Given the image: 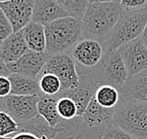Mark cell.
I'll return each mask as SVG.
<instances>
[{"label": "cell", "mask_w": 147, "mask_h": 139, "mask_svg": "<svg viewBox=\"0 0 147 139\" xmlns=\"http://www.w3.org/2000/svg\"><path fill=\"white\" fill-rule=\"evenodd\" d=\"M85 76L91 78L98 88L111 86L119 90L128 79L125 62L117 50L107 51L101 63Z\"/></svg>", "instance_id": "cell-5"}, {"label": "cell", "mask_w": 147, "mask_h": 139, "mask_svg": "<svg viewBox=\"0 0 147 139\" xmlns=\"http://www.w3.org/2000/svg\"><path fill=\"white\" fill-rule=\"evenodd\" d=\"M80 82L76 88L73 89H68L59 92V97H69L71 98L78 105V117H81L85 112L87 107L91 104L92 99L95 97L96 91L98 89V86L88 76L79 75Z\"/></svg>", "instance_id": "cell-12"}, {"label": "cell", "mask_w": 147, "mask_h": 139, "mask_svg": "<svg viewBox=\"0 0 147 139\" xmlns=\"http://www.w3.org/2000/svg\"><path fill=\"white\" fill-rule=\"evenodd\" d=\"M0 139H11V136H0Z\"/></svg>", "instance_id": "cell-35"}, {"label": "cell", "mask_w": 147, "mask_h": 139, "mask_svg": "<svg viewBox=\"0 0 147 139\" xmlns=\"http://www.w3.org/2000/svg\"><path fill=\"white\" fill-rule=\"evenodd\" d=\"M57 139H66V135H65L64 131H63L61 134H59V136L57 137Z\"/></svg>", "instance_id": "cell-34"}, {"label": "cell", "mask_w": 147, "mask_h": 139, "mask_svg": "<svg viewBox=\"0 0 147 139\" xmlns=\"http://www.w3.org/2000/svg\"><path fill=\"white\" fill-rule=\"evenodd\" d=\"M121 12L120 4L114 2L90 3L82 19L83 38L103 43L117 24Z\"/></svg>", "instance_id": "cell-1"}, {"label": "cell", "mask_w": 147, "mask_h": 139, "mask_svg": "<svg viewBox=\"0 0 147 139\" xmlns=\"http://www.w3.org/2000/svg\"><path fill=\"white\" fill-rule=\"evenodd\" d=\"M66 139H103L104 131L86 127L82 118L78 117L72 121H66L64 126Z\"/></svg>", "instance_id": "cell-19"}, {"label": "cell", "mask_w": 147, "mask_h": 139, "mask_svg": "<svg viewBox=\"0 0 147 139\" xmlns=\"http://www.w3.org/2000/svg\"><path fill=\"white\" fill-rule=\"evenodd\" d=\"M39 85L43 95H58L62 89L61 82L58 76L52 74H40L38 77Z\"/></svg>", "instance_id": "cell-24"}, {"label": "cell", "mask_w": 147, "mask_h": 139, "mask_svg": "<svg viewBox=\"0 0 147 139\" xmlns=\"http://www.w3.org/2000/svg\"><path fill=\"white\" fill-rule=\"evenodd\" d=\"M23 31L29 50L37 53H45L46 35L45 25L31 21Z\"/></svg>", "instance_id": "cell-20"}, {"label": "cell", "mask_w": 147, "mask_h": 139, "mask_svg": "<svg viewBox=\"0 0 147 139\" xmlns=\"http://www.w3.org/2000/svg\"><path fill=\"white\" fill-rule=\"evenodd\" d=\"M20 126L6 112H0V135L11 136L19 133Z\"/></svg>", "instance_id": "cell-26"}, {"label": "cell", "mask_w": 147, "mask_h": 139, "mask_svg": "<svg viewBox=\"0 0 147 139\" xmlns=\"http://www.w3.org/2000/svg\"><path fill=\"white\" fill-rule=\"evenodd\" d=\"M120 7L123 11H147V0H120Z\"/></svg>", "instance_id": "cell-28"}, {"label": "cell", "mask_w": 147, "mask_h": 139, "mask_svg": "<svg viewBox=\"0 0 147 139\" xmlns=\"http://www.w3.org/2000/svg\"><path fill=\"white\" fill-rule=\"evenodd\" d=\"M120 93L122 98L127 100L147 102V70L128 78Z\"/></svg>", "instance_id": "cell-16"}, {"label": "cell", "mask_w": 147, "mask_h": 139, "mask_svg": "<svg viewBox=\"0 0 147 139\" xmlns=\"http://www.w3.org/2000/svg\"><path fill=\"white\" fill-rule=\"evenodd\" d=\"M58 111L59 117L64 121H72L78 117V105L69 97H59L58 102Z\"/></svg>", "instance_id": "cell-25"}, {"label": "cell", "mask_w": 147, "mask_h": 139, "mask_svg": "<svg viewBox=\"0 0 147 139\" xmlns=\"http://www.w3.org/2000/svg\"><path fill=\"white\" fill-rule=\"evenodd\" d=\"M59 99V97L58 95H42V97H40L38 102L39 115L45 118L53 128H62L66 122L59 117L58 111Z\"/></svg>", "instance_id": "cell-17"}, {"label": "cell", "mask_w": 147, "mask_h": 139, "mask_svg": "<svg viewBox=\"0 0 147 139\" xmlns=\"http://www.w3.org/2000/svg\"><path fill=\"white\" fill-rule=\"evenodd\" d=\"M106 52L101 41L83 38L68 54L75 60L79 75H86L101 63Z\"/></svg>", "instance_id": "cell-6"}, {"label": "cell", "mask_w": 147, "mask_h": 139, "mask_svg": "<svg viewBox=\"0 0 147 139\" xmlns=\"http://www.w3.org/2000/svg\"><path fill=\"white\" fill-rule=\"evenodd\" d=\"M70 17L56 0H34L32 22L46 26L56 20Z\"/></svg>", "instance_id": "cell-14"}, {"label": "cell", "mask_w": 147, "mask_h": 139, "mask_svg": "<svg viewBox=\"0 0 147 139\" xmlns=\"http://www.w3.org/2000/svg\"><path fill=\"white\" fill-rule=\"evenodd\" d=\"M95 100L103 107L115 108L121 100V93L118 88L111 86H102L98 88Z\"/></svg>", "instance_id": "cell-22"}, {"label": "cell", "mask_w": 147, "mask_h": 139, "mask_svg": "<svg viewBox=\"0 0 147 139\" xmlns=\"http://www.w3.org/2000/svg\"><path fill=\"white\" fill-rule=\"evenodd\" d=\"M29 50L26 44L24 31L13 33L9 37L1 41L0 57L6 64H11L22 57Z\"/></svg>", "instance_id": "cell-15"}, {"label": "cell", "mask_w": 147, "mask_h": 139, "mask_svg": "<svg viewBox=\"0 0 147 139\" xmlns=\"http://www.w3.org/2000/svg\"><path fill=\"white\" fill-rule=\"evenodd\" d=\"M38 96H17L9 95L1 98L0 108L1 111L6 112L19 125L34 120L39 116Z\"/></svg>", "instance_id": "cell-8"}, {"label": "cell", "mask_w": 147, "mask_h": 139, "mask_svg": "<svg viewBox=\"0 0 147 139\" xmlns=\"http://www.w3.org/2000/svg\"><path fill=\"white\" fill-rule=\"evenodd\" d=\"M14 33L12 25L9 20L7 18L5 13L0 9V41H4Z\"/></svg>", "instance_id": "cell-29"}, {"label": "cell", "mask_w": 147, "mask_h": 139, "mask_svg": "<svg viewBox=\"0 0 147 139\" xmlns=\"http://www.w3.org/2000/svg\"><path fill=\"white\" fill-rule=\"evenodd\" d=\"M11 83L9 77H0V97L4 98L11 94Z\"/></svg>", "instance_id": "cell-30"}, {"label": "cell", "mask_w": 147, "mask_h": 139, "mask_svg": "<svg viewBox=\"0 0 147 139\" xmlns=\"http://www.w3.org/2000/svg\"><path fill=\"white\" fill-rule=\"evenodd\" d=\"M141 39H142L143 43H144V45L146 46V48H147V25H146V27H145L144 31H143V33H142Z\"/></svg>", "instance_id": "cell-33"}, {"label": "cell", "mask_w": 147, "mask_h": 139, "mask_svg": "<svg viewBox=\"0 0 147 139\" xmlns=\"http://www.w3.org/2000/svg\"><path fill=\"white\" fill-rule=\"evenodd\" d=\"M9 79L11 83V95L17 96H38L43 95L39 85V80L28 76L11 74Z\"/></svg>", "instance_id": "cell-18"}, {"label": "cell", "mask_w": 147, "mask_h": 139, "mask_svg": "<svg viewBox=\"0 0 147 139\" xmlns=\"http://www.w3.org/2000/svg\"><path fill=\"white\" fill-rule=\"evenodd\" d=\"M147 25V11H123L113 29L103 41L106 51H115L142 37Z\"/></svg>", "instance_id": "cell-3"}, {"label": "cell", "mask_w": 147, "mask_h": 139, "mask_svg": "<svg viewBox=\"0 0 147 139\" xmlns=\"http://www.w3.org/2000/svg\"><path fill=\"white\" fill-rule=\"evenodd\" d=\"M103 139H137L123 129L111 124L106 129L103 134Z\"/></svg>", "instance_id": "cell-27"}, {"label": "cell", "mask_w": 147, "mask_h": 139, "mask_svg": "<svg viewBox=\"0 0 147 139\" xmlns=\"http://www.w3.org/2000/svg\"><path fill=\"white\" fill-rule=\"evenodd\" d=\"M20 132H28L38 135L41 138L57 139L59 134H61L64 129L63 128H53L48 124L45 118L41 116H38L34 120L26 122L25 124L19 125Z\"/></svg>", "instance_id": "cell-21"}, {"label": "cell", "mask_w": 147, "mask_h": 139, "mask_svg": "<svg viewBox=\"0 0 147 139\" xmlns=\"http://www.w3.org/2000/svg\"><path fill=\"white\" fill-rule=\"evenodd\" d=\"M90 3H104V2H114L120 4V0H89Z\"/></svg>", "instance_id": "cell-32"}, {"label": "cell", "mask_w": 147, "mask_h": 139, "mask_svg": "<svg viewBox=\"0 0 147 139\" xmlns=\"http://www.w3.org/2000/svg\"><path fill=\"white\" fill-rule=\"evenodd\" d=\"M113 124L137 139H147V102L121 97L115 107Z\"/></svg>", "instance_id": "cell-4"}, {"label": "cell", "mask_w": 147, "mask_h": 139, "mask_svg": "<svg viewBox=\"0 0 147 139\" xmlns=\"http://www.w3.org/2000/svg\"><path fill=\"white\" fill-rule=\"evenodd\" d=\"M50 57L51 55L46 53H37L28 50L18 60L11 64H7V67L11 74L38 79Z\"/></svg>", "instance_id": "cell-11"}, {"label": "cell", "mask_w": 147, "mask_h": 139, "mask_svg": "<svg viewBox=\"0 0 147 139\" xmlns=\"http://www.w3.org/2000/svg\"><path fill=\"white\" fill-rule=\"evenodd\" d=\"M11 139H47V138H41L38 135L28 132H20L14 135H11Z\"/></svg>", "instance_id": "cell-31"}, {"label": "cell", "mask_w": 147, "mask_h": 139, "mask_svg": "<svg viewBox=\"0 0 147 139\" xmlns=\"http://www.w3.org/2000/svg\"><path fill=\"white\" fill-rule=\"evenodd\" d=\"M52 74L58 76L62 85L61 91L76 88L80 82L76 62L68 53L50 57L40 74Z\"/></svg>", "instance_id": "cell-7"}, {"label": "cell", "mask_w": 147, "mask_h": 139, "mask_svg": "<svg viewBox=\"0 0 147 139\" xmlns=\"http://www.w3.org/2000/svg\"><path fill=\"white\" fill-rule=\"evenodd\" d=\"M59 5L70 15L82 21L90 4L89 0H56Z\"/></svg>", "instance_id": "cell-23"}, {"label": "cell", "mask_w": 147, "mask_h": 139, "mask_svg": "<svg viewBox=\"0 0 147 139\" xmlns=\"http://www.w3.org/2000/svg\"><path fill=\"white\" fill-rule=\"evenodd\" d=\"M34 0H11L0 3V9L12 25L15 32L23 30L32 21Z\"/></svg>", "instance_id": "cell-10"}, {"label": "cell", "mask_w": 147, "mask_h": 139, "mask_svg": "<svg viewBox=\"0 0 147 139\" xmlns=\"http://www.w3.org/2000/svg\"><path fill=\"white\" fill-rule=\"evenodd\" d=\"M117 51L125 62L128 78L147 70V48L141 38L121 46Z\"/></svg>", "instance_id": "cell-9"}, {"label": "cell", "mask_w": 147, "mask_h": 139, "mask_svg": "<svg viewBox=\"0 0 147 139\" xmlns=\"http://www.w3.org/2000/svg\"><path fill=\"white\" fill-rule=\"evenodd\" d=\"M9 1H11V0H0V3H6Z\"/></svg>", "instance_id": "cell-36"}, {"label": "cell", "mask_w": 147, "mask_h": 139, "mask_svg": "<svg viewBox=\"0 0 147 139\" xmlns=\"http://www.w3.org/2000/svg\"><path fill=\"white\" fill-rule=\"evenodd\" d=\"M46 50L49 55L69 53L83 39L82 21L74 17H65L45 26Z\"/></svg>", "instance_id": "cell-2"}, {"label": "cell", "mask_w": 147, "mask_h": 139, "mask_svg": "<svg viewBox=\"0 0 147 139\" xmlns=\"http://www.w3.org/2000/svg\"><path fill=\"white\" fill-rule=\"evenodd\" d=\"M114 114L115 108H106L101 106L94 97L81 118L86 127L105 132L107 128L113 124Z\"/></svg>", "instance_id": "cell-13"}]
</instances>
